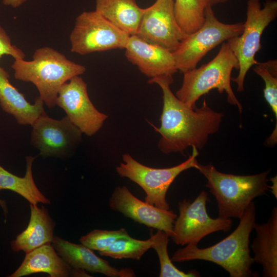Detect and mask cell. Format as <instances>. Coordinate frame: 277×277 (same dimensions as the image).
Listing matches in <instances>:
<instances>
[{
	"label": "cell",
	"mask_w": 277,
	"mask_h": 277,
	"mask_svg": "<svg viewBox=\"0 0 277 277\" xmlns=\"http://www.w3.org/2000/svg\"><path fill=\"white\" fill-rule=\"evenodd\" d=\"M125 228L116 230L94 229L80 239L81 244L92 250L102 251L117 240L129 236Z\"/></svg>",
	"instance_id": "cell-26"
},
{
	"label": "cell",
	"mask_w": 277,
	"mask_h": 277,
	"mask_svg": "<svg viewBox=\"0 0 277 277\" xmlns=\"http://www.w3.org/2000/svg\"><path fill=\"white\" fill-rule=\"evenodd\" d=\"M36 156H26V172L23 177L18 176L6 170L0 165V191L11 190L25 198L30 204H50L51 201L39 190L32 174L33 162ZM0 206L5 218L8 212L6 202L0 198Z\"/></svg>",
	"instance_id": "cell-21"
},
{
	"label": "cell",
	"mask_w": 277,
	"mask_h": 277,
	"mask_svg": "<svg viewBox=\"0 0 277 277\" xmlns=\"http://www.w3.org/2000/svg\"><path fill=\"white\" fill-rule=\"evenodd\" d=\"M30 217L27 228L10 244L14 252L26 254L47 244H52L54 238V221L44 206L30 204Z\"/></svg>",
	"instance_id": "cell-19"
},
{
	"label": "cell",
	"mask_w": 277,
	"mask_h": 277,
	"mask_svg": "<svg viewBox=\"0 0 277 277\" xmlns=\"http://www.w3.org/2000/svg\"><path fill=\"white\" fill-rule=\"evenodd\" d=\"M239 63L232 50L225 42L222 43L216 55L200 67L183 73V83L175 96L193 109L201 96L216 89L227 94V101L236 106L241 113L243 107L236 97L231 86V74L233 69H239Z\"/></svg>",
	"instance_id": "cell-5"
},
{
	"label": "cell",
	"mask_w": 277,
	"mask_h": 277,
	"mask_svg": "<svg viewBox=\"0 0 277 277\" xmlns=\"http://www.w3.org/2000/svg\"><path fill=\"white\" fill-rule=\"evenodd\" d=\"M173 79L155 78L148 83L156 84L163 92L161 126L154 127L161 134L158 148L165 154L183 153L189 147L202 149L209 135L217 132L224 116L215 111L204 100L202 106L193 109L180 100L171 91Z\"/></svg>",
	"instance_id": "cell-1"
},
{
	"label": "cell",
	"mask_w": 277,
	"mask_h": 277,
	"mask_svg": "<svg viewBox=\"0 0 277 277\" xmlns=\"http://www.w3.org/2000/svg\"><path fill=\"white\" fill-rule=\"evenodd\" d=\"M145 10L136 0H95V10L130 36L136 34Z\"/></svg>",
	"instance_id": "cell-22"
},
{
	"label": "cell",
	"mask_w": 277,
	"mask_h": 277,
	"mask_svg": "<svg viewBox=\"0 0 277 277\" xmlns=\"http://www.w3.org/2000/svg\"><path fill=\"white\" fill-rule=\"evenodd\" d=\"M44 103L39 97L30 103L9 81L8 72L0 66V106L5 112L12 115L17 124L32 126L45 113Z\"/></svg>",
	"instance_id": "cell-18"
},
{
	"label": "cell",
	"mask_w": 277,
	"mask_h": 277,
	"mask_svg": "<svg viewBox=\"0 0 277 277\" xmlns=\"http://www.w3.org/2000/svg\"><path fill=\"white\" fill-rule=\"evenodd\" d=\"M205 0H175L176 19L182 30L190 34L197 30L205 21Z\"/></svg>",
	"instance_id": "cell-23"
},
{
	"label": "cell",
	"mask_w": 277,
	"mask_h": 277,
	"mask_svg": "<svg viewBox=\"0 0 277 277\" xmlns=\"http://www.w3.org/2000/svg\"><path fill=\"white\" fill-rule=\"evenodd\" d=\"M253 70L265 82L264 97L274 113L277 123V75L271 73L263 63L258 62Z\"/></svg>",
	"instance_id": "cell-27"
},
{
	"label": "cell",
	"mask_w": 277,
	"mask_h": 277,
	"mask_svg": "<svg viewBox=\"0 0 277 277\" xmlns=\"http://www.w3.org/2000/svg\"><path fill=\"white\" fill-rule=\"evenodd\" d=\"M52 244L57 253L74 268L100 273L109 277L135 276L131 269H118L113 267L108 261L98 257L82 244L73 243L58 236H54Z\"/></svg>",
	"instance_id": "cell-17"
},
{
	"label": "cell",
	"mask_w": 277,
	"mask_h": 277,
	"mask_svg": "<svg viewBox=\"0 0 277 277\" xmlns=\"http://www.w3.org/2000/svg\"><path fill=\"white\" fill-rule=\"evenodd\" d=\"M27 1V0H2V3L6 6L17 8Z\"/></svg>",
	"instance_id": "cell-29"
},
{
	"label": "cell",
	"mask_w": 277,
	"mask_h": 277,
	"mask_svg": "<svg viewBox=\"0 0 277 277\" xmlns=\"http://www.w3.org/2000/svg\"><path fill=\"white\" fill-rule=\"evenodd\" d=\"M125 49L127 60L149 79H173V74L178 71L171 51L135 35L129 36Z\"/></svg>",
	"instance_id": "cell-15"
},
{
	"label": "cell",
	"mask_w": 277,
	"mask_h": 277,
	"mask_svg": "<svg viewBox=\"0 0 277 277\" xmlns=\"http://www.w3.org/2000/svg\"><path fill=\"white\" fill-rule=\"evenodd\" d=\"M109 206L136 222L165 231L169 237L173 234V224L177 215L172 210L162 209L140 200L125 186L115 188L109 199Z\"/></svg>",
	"instance_id": "cell-14"
},
{
	"label": "cell",
	"mask_w": 277,
	"mask_h": 277,
	"mask_svg": "<svg viewBox=\"0 0 277 277\" xmlns=\"http://www.w3.org/2000/svg\"><path fill=\"white\" fill-rule=\"evenodd\" d=\"M256 208L251 202L240 219L235 230L215 244L205 248L188 244L173 253L172 262L194 260L209 261L220 265L230 277L257 276L251 269L254 263L250 255L249 239L255 222Z\"/></svg>",
	"instance_id": "cell-2"
},
{
	"label": "cell",
	"mask_w": 277,
	"mask_h": 277,
	"mask_svg": "<svg viewBox=\"0 0 277 277\" xmlns=\"http://www.w3.org/2000/svg\"><path fill=\"white\" fill-rule=\"evenodd\" d=\"M46 273L50 277L91 276L86 270L72 267L56 251L52 244H47L26 253L18 268L8 277H22Z\"/></svg>",
	"instance_id": "cell-16"
},
{
	"label": "cell",
	"mask_w": 277,
	"mask_h": 277,
	"mask_svg": "<svg viewBox=\"0 0 277 277\" xmlns=\"http://www.w3.org/2000/svg\"><path fill=\"white\" fill-rule=\"evenodd\" d=\"M208 193L201 191L191 202L186 199L179 202V215L173 224L170 236L176 245L188 244L197 245L204 237L214 232H227L231 229L230 219L211 218L208 214L206 202Z\"/></svg>",
	"instance_id": "cell-10"
},
{
	"label": "cell",
	"mask_w": 277,
	"mask_h": 277,
	"mask_svg": "<svg viewBox=\"0 0 277 277\" xmlns=\"http://www.w3.org/2000/svg\"><path fill=\"white\" fill-rule=\"evenodd\" d=\"M270 181L272 182V185L269 186V188L271 189V192L273 194L275 199L277 198V177L276 176L272 177L270 179Z\"/></svg>",
	"instance_id": "cell-30"
},
{
	"label": "cell",
	"mask_w": 277,
	"mask_h": 277,
	"mask_svg": "<svg viewBox=\"0 0 277 277\" xmlns=\"http://www.w3.org/2000/svg\"><path fill=\"white\" fill-rule=\"evenodd\" d=\"M153 244L151 248L156 251L160 261V277H197L200 274L197 271L191 270L185 272L177 269L172 263L168 252L169 235L165 231L157 230L155 234H151Z\"/></svg>",
	"instance_id": "cell-25"
},
{
	"label": "cell",
	"mask_w": 277,
	"mask_h": 277,
	"mask_svg": "<svg viewBox=\"0 0 277 277\" xmlns=\"http://www.w3.org/2000/svg\"><path fill=\"white\" fill-rule=\"evenodd\" d=\"M11 68L16 79L32 83L36 87L39 96L49 108L56 106L58 93L64 84L86 70L84 66L49 47L37 49L31 61L14 59Z\"/></svg>",
	"instance_id": "cell-3"
},
{
	"label": "cell",
	"mask_w": 277,
	"mask_h": 277,
	"mask_svg": "<svg viewBox=\"0 0 277 277\" xmlns=\"http://www.w3.org/2000/svg\"><path fill=\"white\" fill-rule=\"evenodd\" d=\"M135 35L149 43L173 52L188 34L177 22L174 0H156L145 8Z\"/></svg>",
	"instance_id": "cell-13"
},
{
	"label": "cell",
	"mask_w": 277,
	"mask_h": 277,
	"mask_svg": "<svg viewBox=\"0 0 277 277\" xmlns=\"http://www.w3.org/2000/svg\"><path fill=\"white\" fill-rule=\"evenodd\" d=\"M195 169L206 178L205 186L215 197L221 218L240 219L253 199L264 195L269 189V171L239 175L220 172L211 164L199 163Z\"/></svg>",
	"instance_id": "cell-4"
},
{
	"label": "cell",
	"mask_w": 277,
	"mask_h": 277,
	"mask_svg": "<svg viewBox=\"0 0 277 277\" xmlns=\"http://www.w3.org/2000/svg\"><path fill=\"white\" fill-rule=\"evenodd\" d=\"M4 55H10L14 59H24L25 57L24 52L12 44L9 36L0 25V58Z\"/></svg>",
	"instance_id": "cell-28"
},
{
	"label": "cell",
	"mask_w": 277,
	"mask_h": 277,
	"mask_svg": "<svg viewBox=\"0 0 277 277\" xmlns=\"http://www.w3.org/2000/svg\"><path fill=\"white\" fill-rule=\"evenodd\" d=\"M277 16V1L266 0L261 8L260 0L247 2L246 19L244 29L239 36L227 41L239 63V74L231 80L237 84V91H244L245 76L249 69L258 62L256 53L260 51L261 35L265 29Z\"/></svg>",
	"instance_id": "cell-6"
},
{
	"label": "cell",
	"mask_w": 277,
	"mask_h": 277,
	"mask_svg": "<svg viewBox=\"0 0 277 277\" xmlns=\"http://www.w3.org/2000/svg\"><path fill=\"white\" fill-rule=\"evenodd\" d=\"M199 151L192 147V154L183 163L169 168H156L146 166L128 153L122 155L123 162L116 168L117 174L139 185L145 191V202L162 209L169 210L166 200L168 190L182 172L196 167Z\"/></svg>",
	"instance_id": "cell-8"
},
{
	"label": "cell",
	"mask_w": 277,
	"mask_h": 277,
	"mask_svg": "<svg viewBox=\"0 0 277 277\" xmlns=\"http://www.w3.org/2000/svg\"><path fill=\"white\" fill-rule=\"evenodd\" d=\"M129 36L96 11H84L76 17L70 33V50L83 55L125 49Z\"/></svg>",
	"instance_id": "cell-9"
},
{
	"label": "cell",
	"mask_w": 277,
	"mask_h": 277,
	"mask_svg": "<svg viewBox=\"0 0 277 277\" xmlns=\"http://www.w3.org/2000/svg\"><path fill=\"white\" fill-rule=\"evenodd\" d=\"M228 1L229 0H205L207 5L211 7L217 4L225 3Z\"/></svg>",
	"instance_id": "cell-31"
},
{
	"label": "cell",
	"mask_w": 277,
	"mask_h": 277,
	"mask_svg": "<svg viewBox=\"0 0 277 277\" xmlns=\"http://www.w3.org/2000/svg\"><path fill=\"white\" fill-rule=\"evenodd\" d=\"M256 236L251 245L254 262L262 267L264 277L277 276V208L274 207L267 222H255Z\"/></svg>",
	"instance_id": "cell-20"
},
{
	"label": "cell",
	"mask_w": 277,
	"mask_h": 277,
	"mask_svg": "<svg viewBox=\"0 0 277 277\" xmlns=\"http://www.w3.org/2000/svg\"><path fill=\"white\" fill-rule=\"evenodd\" d=\"M55 104L63 109L71 122L87 136L96 134L108 117L92 103L87 85L80 75L64 84L58 93Z\"/></svg>",
	"instance_id": "cell-12"
},
{
	"label": "cell",
	"mask_w": 277,
	"mask_h": 277,
	"mask_svg": "<svg viewBox=\"0 0 277 277\" xmlns=\"http://www.w3.org/2000/svg\"><path fill=\"white\" fill-rule=\"evenodd\" d=\"M153 242L151 238L140 240L130 235L121 238L104 250L98 252L102 256L115 259H129L140 260Z\"/></svg>",
	"instance_id": "cell-24"
},
{
	"label": "cell",
	"mask_w": 277,
	"mask_h": 277,
	"mask_svg": "<svg viewBox=\"0 0 277 277\" xmlns=\"http://www.w3.org/2000/svg\"><path fill=\"white\" fill-rule=\"evenodd\" d=\"M31 126L30 144L44 158L68 159L82 141V132L66 116L56 120L45 113Z\"/></svg>",
	"instance_id": "cell-11"
},
{
	"label": "cell",
	"mask_w": 277,
	"mask_h": 277,
	"mask_svg": "<svg viewBox=\"0 0 277 277\" xmlns=\"http://www.w3.org/2000/svg\"><path fill=\"white\" fill-rule=\"evenodd\" d=\"M204 16L202 27L188 34L172 52L177 69L183 73L196 68L209 51L225 41L239 36L244 29L243 23L225 24L219 21L209 5L206 6Z\"/></svg>",
	"instance_id": "cell-7"
}]
</instances>
